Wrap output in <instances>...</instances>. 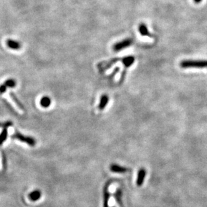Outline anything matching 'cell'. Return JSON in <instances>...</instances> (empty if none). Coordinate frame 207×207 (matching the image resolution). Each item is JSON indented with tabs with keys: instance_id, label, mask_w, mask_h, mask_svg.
<instances>
[{
	"instance_id": "obj_1",
	"label": "cell",
	"mask_w": 207,
	"mask_h": 207,
	"mask_svg": "<svg viewBox=\"0 0 207 207\" xmlns=\"http://www.w3.org/2000/svg\"><path fill=\"white\" fill-rule=\"evenodd\" d=\"M182 68H205L207 67V61H183L180 63Z\"/></svg>"
},
{
	"instance_id": "obj_2",
	"label": "cell",
	"mask_w": 207,
	"mask_h": 207,
	"mask_svg": "<svg viewBox=\"0 0 207 207\" xmlns=\"http://www.w3.org/2000/svg\"><path fill=\"white\" fill-rule=\"evenodd\" d=\"M12 138L13 139H16L19 141H21V142L25 143L28 145H29L30 146H34L36 143V140L34 139L32 137H26L25 135H23L21 133H20L18 132H16L14 134H13L12 136Z\"/></svg>"
},
{
	"instance_id": "obj_3",
	"label": "cell",
	"mask_w": 207,
	"mask_h": 207,
	"mask_svg": "<svg viewBox=\"0 0 207 207\" xmlns=\"http://www.w3.org/2000/svg\"><path fill=\"white\" fill-rule=\"evenodd\" d=\"M133 43V40L132 39H130V38H128V39H124L122 41H120L119 43H116L112 47V49L115 52H119L122 51L124 49H126V48L129 47L131 46Z\"/></svg>"
},
{
	"instance_id": "obj_4",
	"label": "cell",
	"mask_w": 207,
	"mask_h": 207,
	"mask_svg": "<svg viewBox=\"0 0 207 207\" xmlns=\"http://www.w3.org/2000/svg\"><path fill=\"white\" fill-rule=\"evenodd\" d=\"M6 44L9 49L13 50H19L22 47V44L18 41L8 39L6 41Z\"/></svg>"
},
{
	"instance_id": "obj_5",
	"label": "cell",
	"mask_w": 207,
	"mask_h": 207,
	"mask_svg": "<svg viewBox=\"0 0 207 207\" xmlns=\"http://www.w3.org/2000/svg\"><path fill=\"white\" fill-rule=\"evenodd\" d=\"M145 175H146V171L145 169L141 168V170L138 172V175H137V185L138 186H141L143 185L144 180H145Z\"/></svg>"
},
{
	"instance_id": "obj_6",
	"label": "cell",
	"mask_w": 207,
	"mask_h": 207,
	"mask_svg": "<svg viewBox=\"0 0 207 207\" xmlns=\"http://www.w3.org/2000/svg\"><path fill=\"white\" fill-rule=\"evenodd\" d=\"M110 170L115 173H125L128 171L129 170L127 167L120 166L117 164H112L110 165Z\"/></svg>"
},
{
	"instance_id": "obj_7",
	"label": "cell",
	"mask_w": 207,
	"mask_h": 207,
	"mask_svg": "<svg viewBox=\"0 0 207 207\" xmlns=\"http://www.w3.org/2000/svg\"><path fill=\"white\" fill-rule=\"evenodd\" d=\"M109 101V97L106 94H104L101 96L100 101L98 106V109L100 110H103L106 108V106L108 104Z\"/></svg>"
},
{
	"instance_id": "obj_8",
	"label": "cell",
	"mask_w": 207,
	"mask_h": 207,
	"mask_svg": "<svg viewBox=\"0 0 207 207\" xmlns=\"http://www.w3.org/2000/svg\"><path fill=\"white\" fill-rule=\"evenodd\" d=\"M108 184H107L104 189V207H108L109 199H110V192L108 190Z\"/></svg>"
},
{
	"instance_id": "obj_9",
	"label": "cell",
	"mask_w": 207,
	"mask_h": 207,
	"mask_svg": "<svg viewBox=\"0 0 207 207\" xmlns=\"http://www.w3.org/2000/svg\"><path fill=\"white\" fill-rule=\"evenodd\" d=\"M139 31L141 35L143 36H149V37H152L153 35L151 34L149 30L147 29V26L145 24H141L139 26Z\"/></svg>"
},
{
	"instance_id": "obj_10",
	"label": "cell",
	"mask_w": 207,
	"mask_h": 207,
	"mask_svg": "<svg viewBox=\"0 0 207 207\" xmlns=\"http://www.w3.org/2000/svg\"><path fill=\"white\" fill-rule=\"evenodd\" d=\"M134 61H135V58H134L133 56H128L122 58L121 62H122L123 65L126 67H129L134 63Z\"/></svg>"
},
{
	"instance_id": "obj_11",
	"label": "cell",
	"mask_w": 207,
	"mask_h": 207,
	"mask_svg": "<svg viewBox=\"0 0 207 207\" xmlns=\"http://www.w3.org/2000/svg\"><path fill=\"white\" fill-rule=\"evenodd\" d=\"M41 197V192L40 190H34L32 192L29 194V198L30 199L31 201H37L38 200L40 199Z\"/></svg>"
},
{
	"instance_id": "obj_12",
	"label": "cell",
	"mask_w": 207,
	"mask_h": 207,
	"mask_svg": "<svg viewBox=\"0 0 207 207\" xmlns=\"http://www.w3.org/2000/svg\"><path fill=\"white\" fill-rule=\"evenodd\" d=\"M40 104L41 106H43V108H48L51 104V100L48 96H44L40 100Z\"/></svg>"
},
{
	"instance_id": "obj_13",
	"label": "cell",
	"mask_w": 207,
	"mask_h": 207,
	"mask_svg": "<svg viewBox=\"0 0 207 207\" xmlns=\"http://www.w3.org/2000/svg\"><path fill=\"white\" fill-rule=\"evenodd\" d=\"M9 96H10V97H11L12 99L13 100V102H14L16 104V105L18 106L20 109L22 110H24V106L22 104L21 102H20L18 100V99H17L16 95H15L14 94H13L12 92H11V93H10V94H9Z\"/></svg>"
},
{
	"instance_id": "obj_14",
	"label": "cell",
	"mask_w": 207,
	"mask_h": 207,
	"mask_svg": "<svg viewBox=\"0 0 207 207\" xmlns=\"http://www.w3.org/2000/svg\"><path fill=\"white\" fill-rule=\"evenodd\" d=\"M7 137H8V129L4 128L2 133L0 134V145H2L6 141Z\"/></svg>"
},
{
	"instance_id": "obj_15",
	"label": "cell",
	"mask_w": 207,
	"mask_h": 207,
	"mask_svg": "<svg viewBox=\"0 0 207 207\" xmlns=\"http://www.w3.org/2000/svg\"><path fill=\"white\" fill-rule=\"evenodd\" d=\"M3 84H4L6 86L7 88H14L16 85V81L14 80V79H8V80H6Z\"/></svg>"
},
{
	"instance_id": "obj_16",
	"label": "cell",
	"mask_w": 207,
	"mask_h": 207,
	"mask_svg": "<svg viewBox=\"0 0 207 207\" xmlns=\"http://www.w3.org/2000/svg\"><path fill=\"white\" fill-rule=\"evenodd\" d=\"M115 196L116 202H118L119 205H121L122 204V202H121V197H122L121 190H119V189L117 190L116 193H115Z\"/></svg>"
},
{
	"instance_id": "obj_17",
	"label": "cell",
	"mask_w": 207,
	"mask_h": 207,
	"mask_svg": "<svg viewBox=\"0 0 207 207\" xmlns=\"http://www.w3.org/2000/svg\"><path fill=\"white\" fill-rule=\"evenodd\" d=\"M11 125H12V122L10 121L5 122H0V127H5V128H7V127L10 126Z\"/></svg>"
},
{
	"instance_id": "obj_18",
	"label": "cell",
	"mask_w": 207,
	"mask_h": 207,
	"mask_svg": "<svg viewBox=\"0 0 207 207\" xmlns=\"http://www.w3.org/2000/svg\"><path fill=\"white\" fill-rule=\"evenodd\" d=\"M6 89H7V87L4 84L0 85V94H3V93L6 91Z\"/></svg>"
},
{
	"instance_id": "obj_19",
	"label": "cell",
	"mask_w": 207,
	"mask_h": 207,
	"mask_svg": "<svg viewBox=\"0 0 207 207\" xmlns=\"http://www.w3.org/2000/svg\"><path fill=\"white\" fill-rule=\"evenodd\" d=\"M201 1H202V0H194V2L196 3H201Z\"/></svg>"
}]
</instances>
